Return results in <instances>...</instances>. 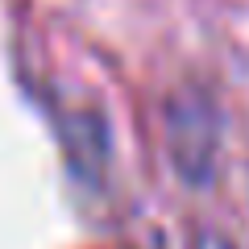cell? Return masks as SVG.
Masks as SVG:
<instances>
[{
  "label": "cell",
  "mask_w": 249,
  "mask_h": 249,
  "mask_svg": "<svg viewBox=\"0 0 249 249\" xmlns=\"http://www.w3.org/2000/svg\"><path fill=\"white\" fill-rule=\"evenodd\" d=\"M170 154L187 178L204 183L216 158V116L208 100H175L170 104Z\"/></svg>",
  "instance_id": "1"
}]
</instances>
